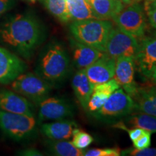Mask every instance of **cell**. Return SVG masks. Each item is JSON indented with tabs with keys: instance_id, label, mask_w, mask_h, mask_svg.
Returning a JSON list of instances; mask_svg holds the SVG:
<instances>
[{
	"instance_id": "29",
	"label": "cell",
	"mask_w": 156,
	"mask_h": 156,
	"mask_svg": "<svg viewBox=\"0 0 156 156\" xmlns=\"http://www.w3.org/2000/svg\"><path fill=\"white\" fill-rule=\"evenodd\" d=\"M134 146L135 149L142 150L145 149L151 146V132L146 131L142 136H140L134 142Z\"/></svg>"
},
{
	"instance_id": "25",
	"label": "cell",
	"mask_w": 156,
	"mask_h": 156,
	"mask_svg": "<svg viewBox=\"0 0 156 156\" xmlns=\"http://www.w3.org/2000/svg\"><path fill=\"white\" fill-rule=\"evenodd\" d=\"M73 136V144L81 150H85L93 142V137L90 134L77 128L74 130Z\"/></svg>"
},
{
	"instance_id": "33",
	"label": "cell",
	"mask_w": 156,
	"mask_h": 156,
	"mask_svg": "<svg viewBox=\"0 0 156 156\" xmlns=\"http://www.w3.org/2000/svg\"><path fill=\"white\" fill-rule=\"evenodd\" d=\"M151 77H152V79L153 80V81L156 83V69H155V71L153 72V75H152Z\"/></svg>"
},
{
	"instance_id": "30",
	"label": "cell",
	"mask_w": 156,
	"mask_h": 156,
	"mask_svg": "<svg viewBox=\"0 0 156 156\" xmlns=\"http://www.w3.org/2000/svg\"><path fill=\"white\" fill-rule=\"evenodd\" d=\"M14 4V0H0V17L12 8Z\"/></svg>"
},
{
	"instance_id": "8",
	"label": "cell",
	"mask_w": 156,
	"mask_h": 156,
	"mask_svg": "<svg viewBox=\"0 0 156 156\" xmlns=\"http://www.w3.org/2000/svg\"><path fill=\"white\" fill-rule=\"evenodd\" d=\"M139 45L135 37L119 28H112L108 34L104 53L116 59L122 56L134 58Z\"/></svg>"
},
{
	"instance_id": "34",
	"label": "cell",
	"mask_w": 156,
	"mask_h": 156,
	"mask_svg": "<svg viewBox=\"0 0 156 156\" xmlns=\"http://www.w3.org/2000/svg\"><path fill=\"white\" fill-rule=\"evenodd\" d=\"M122 2L126 5H130L132 2V0H122Z\"/></svg>"
},
{
	"instance_id": "2",
	"label": "cell",
	"mask_w": 156,
	"mask_h": 156,
	"mask_svg": "<svg viewBox=\"0 0 156 156\" xmlns=\"http://www.w3.org/2000/svg\"><path fill=\"white\" fill-rule=\"evenodd\" d=\"M70 69V57L62 43L52 41L43 48L36 66L38 76L53 85L63 82Z\"/></svg>"
},
{
	"instance_id": "7",
	"label": "cell",
	"mask_w": 156,
	"mask_h": 156,
	"mask_svg": "<svg viewBox=\"0 0 156 156\" xmlns=\"http://www.w3.org/2000/svg\"><path fill=\"white\" fill-rule=\"evenodd\" d=\"M123 8L120 12L113 17L114 23L121 30L138 38L144 36L146 29L145 11L139 2L130 4Z\"/></svg>"
},
{
	"instance_id": "22",
	"label": "cell",
	"mask_w": 156,
	"mask_h": 156,
	"mask_svg": "<svg viewBox=\"0 0 156 156\" xmlns=\"http://www.w3.org/2000/svg\"><path fill=\"white\" fill-rule=\"evenodd\" d=\"M124 118V124L125 125H129L131 127L141 128L151 133H156V116H155L139 112H132Z\"/></svg>"
},
{
	"instance_id": "16",
	"label": "cell",
	"mask_w": 156,
	"mask_h": 156,
	"mask_svg": "<svg viewBox=\"0 0 156 156\" xmlns=\"http://www.w3.org/2000/svg\"><path fill=\"white\" fill-rule=\"evenodd\" d=\"M76 128L77 124L74 121L62 119L44 123L41 126V131L48 139L67 140L73 136Z\"/></svg>"
},
{
	"instance_id": "23",
	"label": "cell",
	"mask_w": 156,
	"mask_h": 156,
	"mask_svg": "<svg viewBox=\"0 0 156 156\" xmlns=\"http://www.w3.org/2000/svg\"><path fill=\"white\" fill-rule=\"evenodd\" d=\"M48 11L62 23L70 20L68 13L67 0H43Z\"/></svg>"
},
{
	"instance_id": "1",
	"label": "cell",
	"mask_w": 156,
	"mask_h": 156,
	"mask_svg": "<svg viewBox=\"0 0 156 156\" xmlns=\"http://www.w3.org/2000/svg\"><path fill=\"white\" fill-rule=\"evenodd\" d=\"M46 38L39 20L31 13L18 14L0 27V41L13 53L30 59Z\"/></svg>"
},
{
	"instance_id": "15",
	"label": "cell",
	"mask_w": 156,
	"mask_h": 156,
	"mask_svg": "<svg viewBox=\"0 0 156 156\" xmlns=\"http://www.w3.org/2000/svg\"><path fill=\"white\" fill-rule=\"evenodd\" d=\"M73 49V64L77 69H85L101 57L104 52L77 41L73 38L70 40Z\"/></svg>"
},
{
	"instance_id": "19",
	"label": "cell",
	"mask_w": 156,
	"mask_h": 156,
	"mask_svg": "<svg viewBox=\"0 0 156 156\" xmlns=\"http://www.w3.org/2000/svg\"><path fill=\"white\" fill-rule=\"evenodd\" d=\"M45 145L52 155L57 156H82L85 155L84 150L79 149L73 142L66 140L48 139L45 140Z\"/></svg>"
},
{
	"instance_id": "4",
	"label": "cell",
	"mask_w": 156,
	"mask_h": 156,
	"mask_svg": "<svg viewBox=\"0 0 156 156\" xmlns=\"http://www.w3.org/2000/svg\"><path fill=\"white\" fill-rule=\"evenodd\" d=\"M38 121L33 115L13 114L0 111V129L7 137L23 141L34 137Z\"/></svg>"
},
{
	"instance_id": "12",
	"label": "cell",
	"mask_w": 156,
	"mask_h": 156,
	"mask_svg": "<svg viewBox=\"0 0 156 156\" xmlns=\"http://www.w3.org/2000/svg\"><path fill=\"white\" fill-rule=\"evenodd\" d=\"M140 73L151 77L156 69V38H145L139 45L134 58Z\"/></svg>"
},
{
	"instance_id": "10",
	"label": "cell",
	"mask_w": 156,
	"mask_h": 156,
	"mask_svg": "<svg viewBox=\"0 0 156 156\" xmlns=\"http://www.w3.org/2000/svg\"><path fill=\"white\" fill-rule=\"evenodd\" d=\"M27 69L28 65L20 56L0 46V84H10Z\"/></svg>"
},
{
	"instance_id": "11",
	"label": "cell",
	"mask_w": 156,
	"mask_h": 156,
	"mask_svg": "<svg viewBox=\"0 0 156 156\" xmlns=\"http://www.w3.org/2000/svg\"><path fill=\"white\" fill-rule=\"evenodd\" d=\"M134 58L122 56L116 59L114 79L120 87L132 98L136 94L138 87L134 82Z\"/></svg>"
},
{
	"instance_id": "37",
	"label": "cell",
	"mask_w": 156,
	"mask_h": 156,
	"mask_svg": "<svg viewBox=\"0 0 156 156\" xmlns=\"http://www.w3.org/2000/svg\"><path fill=\"white\" fill-rule=\"evenodd\" d=\"M146 1H153V0H146Z\"/></svg>"
},
{
	"instance_id": "28",
	"label": "cell",
	"mask_w": 156,
	"mask_h": 156,
	"mask_svg": "<svg viewBox=\"0 0 156 156\" xmlns=\"http://www.w3.org/2000/svg\"><path fill=\"white\" fill-rule=\"evenodd\" d=\"M145 10L150 23L154 28L156 29V2L155 1H146Z\"/></svg>"
},
{
	"instance_id": "3",
	"label": "cell",
	"mask_w": 156,
	"mask_h": 156,
	"mask_svg": "<svg viewBox=\"0 0 156 156\" xmlns=\"http://www.w3.org/2000/svg\"><path fill=\"white\" fill-rule=\"evenodd\" d=\"M112 28V23L108 20L87 19L74 21L69 25V30L76 41L105 52Z\"/></svg>"
},
{
	"instance_id": "24",
	"label": "cell",
	"mask_w": 156,
	"mask_h": 156,
	"mask_svg": "<svg viewBox=\"0 0 156 156\" xmlns=\"http://www.w3.org/2000/svg\"><path fill=\"white\" fill-rule=\"evenodd\" d=\"M110 95L108 93L94 87L87 103V110L92 113L98 110L106 103Z\"/></svg>"
},
{
	"instance_id": "6",
	"label": "cell",
	"mask_w": 156,
	"mask_h": 156,
	"mask_svg": "<svg viewBox=\"0 0 156 156\" xmlns=\"http://www.w3.org/2000/svg\"><path fill=\"white\" fill-rule=\"evenodd\" d=\"M13 91L38 105L48 97L52 85L36 73H23L10 83Z\"/></svg>"
},
{
	"instance_id": "32",
	"label": "cell",
	"mask_w": 156,
	"mask_h": 156,
	"mask_svg": "<svg viewBox=\"0 0 156 156\" xmlns=\"http://www.w3.org/2000/svg\"><path fill=\"white\" fill-rule=\"evenodd\" d=\"M146 89H147L148 91H150L151 93L156 95V85H153V86L150 87H147V88H146Z\"/></svg>"
},
{
	"instance_id": "13",
	"label": "cell",
	"mask_w": 156,
	"mask_h": 156,
	"mask_svg": "<svg viewBox=\"0 0 156 156\" xmlns=\"http://www.w3.org/2000/svg\"><path fill=\"white\" fill-rule=\"evenodd\" d=\"M0 111L34 116V104L15 91L0 90Z\"/></svg>"
},
{
	"instance_id": "36",
	"label": "cell",
	"mask_w": 156,
	"mask_h": 156,
	"mask_svg": "<svg viewBox=\"0 0 156 156\" xmlns=\"http://www.w3.org/2000/svg\"><path fill=\"white\" fill-rule=\"evenodd\" d=\"M28 1H29L31 3H35L36 2V0H28Z\"/></svg>"
},
{
	"instance_id": "35",
	"label": "cell",
	"mask_w": 156,
	"mask_h": 156,
	"mask_svg": "<svg viewBox=\"0 0 156 156\" xmlns=\"http://www.w3.org/2000/svg\"><path fill=\"white\" fill-rule=\"evenodd\" d=\"M140 1H142V0H132L131 4H132V3H135V2H140Z\"/></svg>"
},
{
	"instance_id": "9",
	"label": "cell",
	"mask_w": 156,
	"mask_h": 156,
	"mask_svg": "<svg viewBox=\"0 0 156 156\" xmlns=\"http://www.w3.org/2000/svg\"><path fill=\"white\" fill-rule=\"evenodd\" d=\"M38 106V123L67 119L74 116V106L69 101L60 97L46 98Z\"/></svg>"
},
{
	"instance_id": "18",
	"label": "cell",
	"mask_w": 156,
	"mask_h": 156,
	"mask_svg": "<svg viewBox=\"0 0 156 156\" xmlns=\"http://www.w3.org/2000/svg\"><path fill=\"white\" fill-rule=\"evenodd\" d=\"M97 19L113 18L124 8L122 0H88Z\"/></svg>"
},
{
	"instance_id": "27",
	"label": "cell",
	"mask_w": 156,
	"mask_h": 156,
	"mask_svg": "<svg viewBox=\"0 0 156 156\" xmlns=\"http://www.w3.org/2000/svg\"><path fill=\"white\" fill-rule=\"evenodd\" d=\"M121 155L133 156H156V147H148L145 149H127L121 152Z\"/></svg>"
},
{
	"instance_id": "20",
	"label": "cell",
	"mask_w": 156,
	"mask_h": 156,
	"mask_svg": "<svg viewBox=\"0 0 156 156\" xmlns=\"http://www.w3.org/2000/svg\"><path fill=\"white\" fill-rule=\"evenodd\" d=\"M132 98L134 102V109L156 116V95L146 88H138Z\"/></svg>"
},
{
	"instance_id": "38",
	"label": "cell",
	"mask_w": 156,
	"mask_h": 156,
	"mask_svg": "<svg viewBox=\"0 0 156 156\" xmlns=\"http://www.w3.org/2000/svg\"><path fill=\"white\" fill-rule=\"evenodd\" d=\"M153 1H155L156 2V0H153Z\"/></svg>"
},
{
	"instance_id": "14",
	"label": "cell",
	"mask_w": 156,
	"mask_h": 156,
	"mask_svg": "<svg viewBox=\"0 0 156 156\" xmlns=\"http://www.w3.org/2000/svg\"><path fill=\"white\" fill-rule=\"evenodd\" d=\"M116 68V58L104 53L97 61L85 68V73L93 85L106 83L114 78Z\"/></svg>"
},
{
	"instance_id": "17",
	"label": "cell",
	"mask_w": 156,
	"mask_h": 156,
	"mask_svg": "<svg viewBox=\"0 0 156 156\" xmlns=\"http://www.w3.org/2000/svg\"><path fill=\"white\" fill-rule=\"evenodd\" d=\"M72 87L81 106L87 111V103L93 93L94 85L90 81L85 69H78L75 74L72 80Z\"/></svg>"
},
{
	"instance_id": "21",
	"label": "cell",
	"mask_w": 156,
	"mask_h": 156,
	"mask_svg": "<svg viewBox=\"0 0 156 156\" xmlns=\"http://www.w3.org/2000/svg\"><path fill=\"white\" fill-rule=\"evenodd\" d=\"M67 5L70 20L76 21L97 19L88 0H67Z\"/></svg>"
},
{
	"instance_id": "31",
	"label": "cell",
	"mask_w": 156,
	"mask_h": 156,
	"mask_svg": "<svg viewBox=\"0 0 156 156\" xmlns=\"http://www.w3.org/2000/svg\"><path fill=\"white\" fill-rule=\"evenodd\" d=\"M17 155H26V156H40L43 154L38 150L35 148H27V149L22 150L17 152Z\"/></svg>"
},
{
	"instance_id": "26",
	"label": "cell",
	"mask_w": 156,
	"mask_h": 156,
	"mask_svg": "<svg viewBox=\"0 0 156 156\" xmlns=\"http://www.w3.org/2000/svg\"><path fill=\"white\" fill-rule=\"evenodd\" d=\"M85 156H119L121 155L119 149L117 147L103 148V149H91L85 151Z\"/></svg>"
},
{
	"instance_id": "5",
	"label": "cell",
	"mask_w": 156,
	"mask_h": 156,
	"mask_svg": "<svg viewBox=\"0 0 156 156\" xmlns=\"http://www.w3.org/2000/svg\"><path fill=\"white\" fill-rule=\"evenodd\" d=\"M134 110L133 98L124 90L119 88L109 96L101 108L93 112V116L100 122L113 123L129 115Z\"/></svg>"
}]
</instances>
